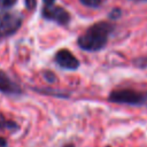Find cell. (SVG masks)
I'll list each match as a JSON object with an SVG mask.
<instances>
[{"mask_svg":"<svg viewBox=\"0 0 147 147\" xmlns=\"http://www.w3.org/2000/svg\"><path fill=\"white\" fill-rule=\"evenodd\" d=\"M54 61L61 69L70 70V71L77 70L80 65L79 60L67 48L59 49L54 54Z\"/></svg>","mask_w":147,"mask_h":147,"instance_id":"obj_5","label":"cell"},{"mask_svg":"<svg viewBox=\"0 0 147 147\" xmlns=\"http://www.w3.org/2000/svg\"><path fill=\"white\" fill-rule=\"evenodd\" d=\"M32 90L37 93L40 94H46V95H52L55 98H62V99H67L70 96V93L67 91H62V90H55L52 87H32Z\"/></svg>","mask_w":147,"mask_h":147,"instance_id":"obj_7","label":"cell"},{"mask_svg":"<svg viewBox=\"0 0 147 147\" xmlns=\"http://www.w3.org/2000/svg\"><path fill=\"white\" fill-rule=\"evenodd\" d=\"M121 14H122V11H121L119 8H114V9L109 13V18H111V20H116V18H118V17L121 16Z\"/></svg>","mask_w":147,"mask_h":147,"instance_id":"obj_13","label":"cell"},{"mask_svg":"<svg viewBox=\"0 0 147 147\" xmlns=\"http://www.w3.org/2000/svg\"><path fill=\"white\" fill-rule=\"evenodd\" d=\"M82 5L88 7V8H98L101 6L102 0H79Z\"/></svg>","mask_w":147,"mask_h":147,"instance_id":"obj_10","label":"cell"},{"mask_svg":"<svg viewBox=\"0 0 147 147\" xmlns=\"http://www.w3.org/2000/svg\"><path fill=\"white\" fill-rule=\"evenodd\" d=\"M114 25L106 21H100L88 26L77 39V45L85 52H98L102 49L109 39Z\"/></svg>","mask_w":147,"mask_h":147,"instance_id":"obj_1","label":"cell"},{"mask_svg":"<svg viewBox=\"0 0 147 147\" xmlns=\"http://www.w3.org/2000/svg\"><path fill=\"white\" fill-rule=\"evenodd\" d=\"M42 2H44L45 7H51V6L55 5V0H42Z\"/></svg>","mask_w":147,"mask_h":147,"instance_id":"obj_14","label":"cell"},{"mask_svg":"<svg viewBox=\"0 0 147 147\" xmlns=\"http://www.w3.org/2000/svg\"><path fill=\"white\" fill-rule=\"evenodd\" d=\"M23 24V14L15 10H0V42L14 36Z\"/></svg>","mask_w":147,"mask_h":147,"instance_id":"obj_2","label":"cell"},{"mask_svg":"<svg viewBox=\"0 0 147 147\" xmlns=\"http://www.w3.org/2000/svg\"><path fill=\"white\" fill-rule=\"evenodd\" d=\"M64 147H75L74 145H71V144H69V145H67V146H64Z\"/></svg>","mask_w":147,"mask_h":147,"instance_id":"obj_16","label":"cell"},{"mask_svg":"<svg viewBox=\"0 0 147 147\" xmlns=\"http://www.w3.org/2000/svg\"><path fill=\"white\" fill-rule=\"evenodd\" d=\"M41 16H42L44 20L55 22L56 24H59L61 26L69 25V23L71 21L70 13L65 8H63L61 6H56V5L51 6V7L42 6V8H41Z\"/></svg>","mask_w":147,"mask_h":147,"instance_id":"obj_3","label":"cell"},{"mask_svg":"<svg viewBox=\"0 0 147 147\" xmlns=\"http://www.w3.org/2000/svg\"><path fill=\"white\" fill-rule=\"evenodd\" d=\"M109 101L116 103H126V105H139L145 100L144 94L133 91V90H116L113 91L109 96Z\"/></svg>","mask_w":147,"mask_h":147,"instance_id":"obj_4","label":"cell"},{"mask_svg":"<svg viewBox=\"0 0 147 147\" xmlns=\"http://www.w3.org/2000/svg\"><path fill=\"white\" fill-rule=\"evenodd\" d=\"M24 5H25V8L28 10L32 11L37 7V0H24Z\"/></svg>","mask_w":147,"mask_h":147,"instance_id":"obj_12","label":"cell"},{"mask_svg":"<svg viewBox=\"0 0 147 147\" xmlns=\"http://www.w3.org/2000/svg\"><path fill=\"white\" fill-rule=\"evenodd\" d=\"M17 0H0V10H9L16 5Z\"/></svg>","mask_w":147,"mask_h":147,"instance_id":"obj_11","label":"cell"},{"mask_svg":"<svg viewBox=\"0 0 147 147\" xmlns=\"http://www.w3.org/2000/svg\"><path fill=\"white\" fill-rule=\"evenodd\" d=\"M0 92L7 95H20L23 93L18 83L13 80L7 72L0 69Z\"/></svg>","mask_w":147,"mask_h":147,"instance_id":"obj_6","label":"cell"},{"mask_svg":"<svg viewBox=\"0 0 147 147\" xmlns=\"http://www.w3.org/2000/svg\"><path fill=\"white\" fill-rule=\"evenodd\" d=\"M0 129H8L9 131H15L18 129V125L14 121H8L2 113H0Z\"/></svg>","mask_w":147,"mask_h":147,"instance_id":"obj_8","label":"cell"},{"mask_svg":"<svg viewBox=\"0 0 147 147\" xmlns=\"http://www.w3.org/2000/svg\"><path fill=\"white\" fill-rule=\"evenodd\" d=\"M42 77L49 84H53V83L57 82V77H56V75L52 70H44L42 71Z\"/></svg>","mask_w":147,"mask_h":147,"instance_id":"obj_9","label":"cell"},{"mask_svg":"<svg viewBox=\"0 0 147 147\" xmlns=\"http://www.w3.org/2000/svg\"><path fill=\"white\" fill-rule=\"evenodd\" d=\"M5 146H6V139L0 138V147H5Z\"/></svg>","mask_w":147,"mask_h":147,"instance_id":"obj_15","label":"cell"}]
</instances>
